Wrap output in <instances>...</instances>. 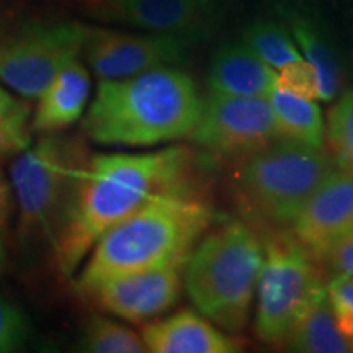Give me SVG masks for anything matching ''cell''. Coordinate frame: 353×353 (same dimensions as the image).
Instances as JSON below:
<instances>
[{"instance_id": "cell-1", "label": "cell", "mask_w": 353, "mask_h": 353, "mask_svg": "<svg viewBox=\"0 0 353 353\" xmlns=\"http://www.w3.org/2000/svg\"><path fill=\"white\" fill-rule=\"evenodd\" d=\"M183 148L88 159L52 241L59 270L72 275L95 242L157 193L180 190L188 170Z\"/></svg>"}, {"instance_id": "cell-2", "label": "cell", "mask_w": 353, "mask_h": 353, "mask_svg": "<svg viewBox=\"0 0 353 353\" xmlns=\"http://www.w3.org/2000/svg\"><path fill=\"white\" fill-rule=\"evenodd\" d=\"M203 100L175 65L123 79H100L82 128L95 143L149 148L192 136Z\"/></svg>"}, {"instance_id": "cell-3", "label": "cell", "mask_w": 353, "mask_h": 353, "mask_svg": "<svg viewBox=\"0 0 353 353\" xmlns=\"http://www.w3.org/2000/svg\"><path fill=\"white\" fill-rule=\"evenodd\" d=\"M211 216L206 203L182 188L151 196L95 242L79 290L85 293L112 278L187 260Z\"/></svg>"}, {"instance_id": "cell-4", "label": "cell", "mask_w": 353, "mask_h": 353, "mask_svg": "<svg viewBox=\"0 0 353 353\" xmlns=\"http://www.w3.org/2000/svg\"><path fill=\"white\" fill-rule=\"evenodd\" d=\"M263 244L250 228L231 223L208 234L192 249L183 283L196 311L231 334L244 330L250 317Z\"/></svg>"}, {"instance_id": "cell-5", "label": "cell", "mask_w": 353, "mask_h": 353, "mask_svg": "<svg viewBox=\"0 0 353 353\" xmlns=\"http://www.w3.org/2000/svg\"><path fill=\"white\" fill-rule=\"evenodd\" d=\"M335 167L324 148L278 139L244 157L236 174V192L255 219L290 226Z\"/></svg>"}, {"instance_id": "cell-6", "label": "cell", "mask_w": 353, "mask_h": 353, "mask_svg": "<svg viewBox=\"0 0 353 353\" xmlns=\"http://www.w3.org/2000/svg\"><path fill=\"white\" fill-rule=\"evenodd\" d=\"M87 162L81 141L56 132H46L12 162L10 179L23 244L54 236Z\"/></svg>"}, {"instance_id": "cell-7", "label": "cell", "mask_w": 353, "mask_h": 353, "mask_svg": "<svg viewBox=\"0 0 353 353\" xmlns=\"http://www.w3.org/2000/svg\"><path fill=\"white\" fill-rule=\"evenodd\" d=\"M314 260L294 237L273 236L263 245L255 291V329L262 341L283 342L306 304L325 286Z\"/></svg>"}, {"instance_id": "cell-8", "label": "cell", "mask_w": 353, "mask_h": 353, "mask_svg": "<svg viewBox=\"0 0 353 353\" xmlns=\"http://www.w3.org/2000/svg\"><path fill=\"white\" fill-rule=\"evenodd\" d=\"M88 30L77 21L21 23L0 41V82L23 99H38L57 74L77 59Z\"/></svg>"}, {"instance_id": "cell-9", "label": "cell", "mask_w": 353, "mask_h": 353, "mask_svg": "<svg viewBox=\"0 0 353 353\" xmlns=\"http://www.w3.org/2000/svg\"><path fill=\"white\" fill-rule=\"evenodd\" d=\"M190 138L216 156L245 157L275 143L278 134L267 99L210 94Z\"/></svg>"}, {"instance_id": "cell-10", "label": "cell", "mask_w": 353, "mask_h": 353, "mask_svg": "<svg viewBox=\"0 0 353 353\" xmlns=\"http://www.w3.org/2000/svg\"><path fill=\"white\" fill-rule=\"evenodd\" d=\"M193 39L175 34L90 28L82 52L99 79H123L180 64Z\"/></svg>"}, {"instance_id": "cell-11", "label": "cell", "mask_w": 353, "mask_h": 353, "mask_svg": "<svg viewBox=\"0 0 353 353\" xmlns=\"http://www.w3.org/2000/svg\"><path fill=\"white\" fill-rule=\"evenodd\" d=\"M185 262L187 260H180L151 270L112 278L83 294H88L105 311L121 319L131 322L154 319L179 301Z\"/></svg>"}, {"instance_id": "cell-12", "label": "cell", "mask_w": 353, "mask_h": 353, "mask_svg": "<svg viewBox=\"0 0 353 353\" xmlns=\"http://www.w3.org/2000/svg\"><path fill=\"white\" fill-rule=\"evenodd\" d=\"M293 237L316 260L353 231V172L335 167L293 221Z\"/></svg>"}, {"instance_id": "cell-13", "label": "cell", "mask_w": 353, "mask_h": 353, "mask_svg": "<svg viewBox=\"0 0 353 353\" xmlns=\"http://www.w3.org/2000/svg\"><path fill=\"white\" fill-rule=\"evenodd\" d=\"M99 19L148 33L195 38L211 12V0H94Z\"/></svg>"}, {"instance_id": "cell-14", "label": "cell", "mask_w": 353, "mask_h": 353, "mask_svg": "<svg viewBox=\"0 0 353 353\" xmlns=\"http://www.w3.org/2000/svg\"><path fill=\"white\" fill-rule=\"evenodd\" d=\"M148 352L152 353H236L241 343L205 316L179 311L141 329Z\"/></svg>"}, {"instance_id": "cell-15", "label": "cell", "mask_w": 353, "mask_h": 353, "mask_svg": "<svg viewBox=\"0 0 353 353\" xmlns=\"http://www.w3.org/2000/svg\"><path fill=\"white\" fill-rule=\"evenodd\" d=\"M276 70L265 64L244 43H232L216 52L208 74L213 95L267 99L275 88Z\"/></svg>"}, {"instance_id": "cell-16", "label": "cell", "mask_w": 353, "mask_h": 353, "mask_svg": "<svg viewBox=\"0 0 353 353\" xmlns=\"http://www.w3.org/2000/svg\"><path fill=\"white\" fill-rule=\"evenodd\" d=\"M90 95V74L81 61L74 59L38 97L32 128L39 132H57L82 117Z\"/></svg>"}, {"instance_id": "cell-17", "label": "cell", "mask_w": 353, "mask_h": 353, "mask_svg": "<svg viewBox=\"0 0 353 353\" xmlns=\"http://www.w3.org/2000/svg\"><path fill=\"white\" fill-rule=\"evenodd\" d=\"M281 343L288 350L299 353L353 352V342L337 327L325 286L306 304Z\"/></svg>"}, {"instance_id": "cell-18", "label": "cell", "mask_w": 353, "mask_h": 353, "mask_svg": "<svg viewBox=\"0 0 353 353\" xmlns=\"http://www.w3.org/2000/svg\"><path fill=\"white\" fill-rule=\"evenodd\" d=\"M270 103L278 139L321 149L325 143V123L319 105L281 88L267 97Z\"/></svg>"}, {"instance_id": "cell-19", "label": "cell", "mask_w": 353, "mask_h": 353, "mask_svg": "<svg viewBox=\"0 0 353 353\" xmlns=\"http://www.w3.org/2000/svg\"><path fill=\"white\" fill-rule=\"evenodd\" d=\"M291 33L303 57L312 64L319 76L322 101H330L337 97L342 83V70L337 52L332 43L314 21L294 15L291 19Z\"/></svg>"}, {"instance_id": "cell-20", "label": "cell", "mask_w": 353, "mask_h": 353, "mask_svg": "<svg viewBox=\"0 0 353 353\" xmlns=\"http://www.w3.org/2000/svg\"><path fill=\"white\" fill-rule=\"evenodd\" d=\"M242 43L275 70L303 57L294 38L283 26L270 20L250 25L245 30Z\"/></svg>"}, {"instance_id": "cell-21", "label": "cell", "mask_w": 353, "mask_h": 353, "mask_svg": "<svg viewBox=\"0 0 353 353\" xmlns=\"http://www.w3.org/2000/svg\"><path fill=\"white\" fill-rule=\"evenodd\" d=\"M81 347L83 352L92 353L148 352L139 334L118 324V322L100 316L88 319L85 327H83Z\"/></svg>"}, {"instance_id": "cell-22", "label": "cell", "mask_w": 353, "mask_h": 353, "mask_svg": "<svg viewBox=\"0 0 353 353\" xmlns=\"http://www.w3.org/2000/svg\"><path fill=\"white\" fill-rule=\"evenodd\" d=\"M325 139L335 165L353 172V88L330 110Z\"/></svg>"}, {"instance_id": "cell-23", "label": "cell", "mask_w": 353, "mask_h": 353, "mask_svg": "<svg viewBox=\"0 0 353 353\" xmlns=\"http://www.w3.org/2000/svg\"><path fill=\"white\" fill-rule=\"evenodd\" d=\"M32 108L26 101H20L10 113L0 118V162L20 154L32 143L28 118Z\"/></svg>"}, {"instance_id": "cell-24", "label": "cell", "mask_w": 353, "mask_h": 353, "mask_svg": "<svg viewBox=\"0 0 353 353\" xmlns=\"http://www.w3.org/2000/svg\"><path fill=\"white\" fill-rule=\"evenodd\" d=\"M275 87L309 100H319L321 97L319 76L304 57L276 69Z\"/></svg>"}, {"instance_id": "cell-25", "label": "cell", "mask_w": 353, "mask_h": 353, "mask_svg": "<svg viewBox=\"0 0 353 353\" xmlns=\"http://www.w3.org/2000/svg\"><path fill=\"white\" fill-rule=\"evenodd\" d=\"M325 291L337 327L353 342V278L334 275Z\"/></svg>"}, {"instance_id": "cell-26", "label": "cell", "mask_w": 353, "mask_h": 353, "mask_svg": "<svg viewBox=\"0 0 353 353\" xmlns=\"http://www.w3.org/2000/svg\"><path fill=\"white\" fill-rule=\"evenodd\" d=\"M28 339V321L19 307L0 296V353L20 350Z\"/></svg>"}, {"instance_id": "cell-27", "label": "cell", "mask_w": 353, "mask_h": 353, "mask_svg": "<svg viewBox=\"0 0 353 353\" xmlns=\"http://www.w3.org/2000/svg\"><path fill=\"white\" fill-rule=\"evenodd\" d=\"M321 260L329 263L335 275L353 278V231L334 242Z\"/></svg>"}, {"instance_id": "cell-28", "label": "cell", "mask_w": 353, "mask_h": 353, "mask_svg": "<svg viewBox=\"0 0 353 353\" xmlns=\"http://www.w3.org/2000/svg\"><path fill=\"white\" fill-rule=\"evenodd\" d=\"M12 211H13V201H12L10 182H8L6 174H3L2 167H0V234L7 231L8 224H10V219H12Z\"/></svg>"}, {"instance_id": "cell-29", "label": "cell", "mask_w": 353, "mask_h": 353, "mask_svg": "<svg viewBox=\"0 0 353 353\" xmlns=\"http://www.w3.org/2000/svg\"><path fill=\"white\" fill-rule=\"evenodd\" d=\"M21 23L19 21L15 10L0 2V41H3L8 34L15 32Z\"/></svg>"}, {"instance_id": "cell-30", "label": "cell", "mask_w": 353, "mask_h": 353, "mask_svg": "<svg viewBox=\"0 0 353 353\" xmlns=\"http://www.w3.org/2000/svg\"><path fill=\"white\" fill-rule=\"evenodd\" d=\"M20 101L21 100L13 99V95L8 94L6 88L0 87V118H3L6 114L10 113L12 110L20 103Z\"/></svg>"}, {"instance_id": "cell-31", "label": "cell", "mask_w": 353, "mask_h": 353, "mask_svg": "<svg viewBox=\"0 0 353 353\" xmlns=\"http://www.w3.org/2000/svg\"><path fill=\"white\" fill-rule=\"evenodd\" d=\"M6 260H7V255H6V247H3L2 236H0V272H2V270H3V267H6Z\"/></svg>"}]
</instances>
